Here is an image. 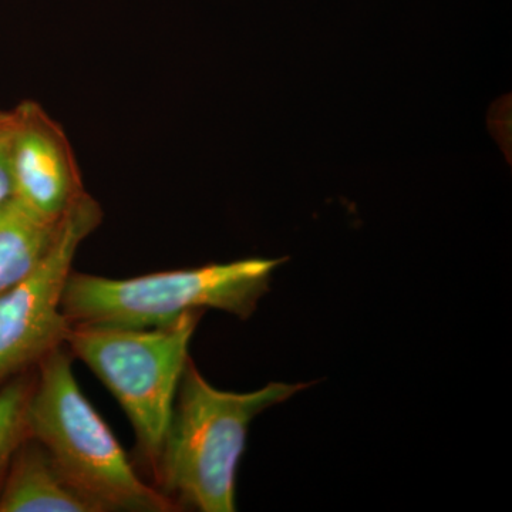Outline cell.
Returning <instances> with one entry per match:
<instances>
[{
	"label": "cell",
	"instance_id": "obj_1",
	"mask_svg": "<svg viewBox=\"0 0 512 512\" xmlns=\"http://www.w3.org/2000/svg\"><path fill=\"white\" fill-rule=\"evenodd\" d=\"M308 387L274 382L255 392H224L188 359L154 466L164 494L202 512L235 511L238 464L252 420Z\"/></svg>",
	"mask_w": 512,
	"mask_h": 512
},
{
	"label": "cell",
	"instance_id": "obj_2",
	"mask_svg": "<svg viewBox=\"0 0 512 512\" xmlns=\"http://www.w3.org/2000/svg\"><path fill=\"white\" fill-rule=\"evenodd\" d=\"M25 419L26 434L101 511L175 510L171 498L137 476L119 440L80 390L62 350L43 357Z\"/></svg>",
	"mask_w": 512,
	"mask_h": 512
},
{
	"label": "cell",
	"instance_id": "obj_3",
	"mask_svg": "<svg viewBox=\"0 0 512 512\" xmlns=\"http://www.w3.org/2000/svg\"><path fill=\"white\" fill-rule=\"evenodd\" d=\"M288 258H248L114 279L72 272L63 296L70 326L151 329L218 309L248 319Z\"/></svg>",
	"mask_w": 512,
	"mask_h": 512
},
{
	"label": "cell",
	"instance_id": "obj_4",
	"mask_svg": "<svg viewBox=\"0 0 512 512\" xmlns=\"http://www.w3.org/2000/svg\"><path fill=\"white\" fill-rule=\"evenodd\" d=\"M202 312L161 328L70 326L64 343L116 397L156 466Z\"/></svg>",
	"mask_w": 512,
	"mask_h": 512
},
{
	"label": "cell",
	"instance_id": "obj_5",
	"mask_svg": "<svg viewBox=\"0 0 512 512\" xmlns=\"http://www.w3.org/2000/svg\"><path fill=\"white\" fill-rule=\"evenodd\" d=\"M103 211L84 192L63 215L55 242L28 276L0 295V380L59 349L70 329L63 296L77 249Z\"/></svg>",
	"mask_w": 512,
	"mask_h": 512
},
{
	"label": "cell",
	"instance_id": "obj_6",
	"mask_svg": "<svg viewBox=\"0 0 512 512\" xmlns=\"http://www.w3.org/2000/svg\"><path fill=\"white\" fill-rule=\"evenodd\" d=\"M13 116V197L40 217L60 221L86 192L69 137L37 101H22Z\"/></svg>",
	"mask_w": 512,
	"mask_h": 512
},
{
	"label": "cell",
	"instance_id": "obj_7",
	"mask_svg": "<svg viewBox=\"0 0 512 512\" xmlns=\"http://www.w3.org/2000/svg\"><path fill=\"white\" fill-rule=\"evenodd\" d=\"M12 461L0 491V512H103L67 480L39 443L20 450Z\"/></svg>",
	"mask_w": 512,
	"mask_h": 512
},
{
	"label": "cell",
	"instance_id": "obj_8",
	"mask_svg": "<svg viewBox=\"0 0 512 512\" xmlns=\"http://www.w3.org/2000/svg\"><path fill=\"white\" fill-rule=\"evenodd\" d=\"M60 221H50L12 200L0 207V295L28 276L55 242Z\"/></svg>",
	"mask_w": 512,
	"mask_h": 512
},
{
	"label": "cell",
	"instance_id": "obj_9",
	"mask_svg": "<svg viewBox=\"0 0 512 512\" xmlns=\"http://www.w3.org/2000/svg\"><path fill=\"white\" fill-rule=\"evenodd\" d=\"M30 389L25 382L10 383L0 392V481L26 434V403Z\"/></svg>",
	"mask_w": 512,
	"mask_h": 512
},
{
	"label": "cell",
	"instance_id": "obj_10",
	"mask_svg": "<svg viewBox=\"0 0 512 512\" xmlns=\"http://www.w3.org/2000/svg\"><path fill=\"white\" fill-rule=\"evenodd\" d=\"M13 127H15L13 109H0V207L13 198L12 177H10Z\"/></svg>",
	"mask_w": 512,
	"mask_h": 512
}]
</instances>
